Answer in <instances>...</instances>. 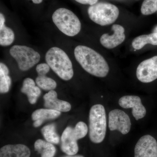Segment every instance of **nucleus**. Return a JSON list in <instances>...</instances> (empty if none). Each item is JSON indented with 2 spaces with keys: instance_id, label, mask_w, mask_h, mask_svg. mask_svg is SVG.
<instances>
[{
  "instance_id": "39448f33",
  "label": "nucleus",
  "mask_w": 157,
  "mask_h": 157,
  "mask_svg": "<svg viewBox=\"0 0 157 157\" xmlns=\"http://www.w3.org/2000/svg\"><path fill=\"white\" fill-rule=\"evenodd\" d=\"M88 13L94 22L105 26L115 22L118 17L119 11L117 6L110 3L100 2L90 6Z\"/></svg>"
},
{
  "instance_id": "c85d7f7f",
  "label": "nucleus",
  "mask_w": 157,
  "mask_h": 157,
  "mask_svg": "<svg viewBox=\"0 0 157 157\" xmlns=\"http://www.w3.org/2000/svg\"><path fill=\"white\" fill-rule=\"evenodd\" d=\"M63 157H84L82 155H69V156H65Z\"/></svg>"
},
{
  "instance_id": "f3484780",
  "label": "nucleus",
  "mask_w": 157,
  "mask_h": 157,
  "mask_svg": "<svg viewBox=\"0 0 157 157\" xmlns=\"http://www.w3.org/2000/svg\"><path fill=\"white\" fill-rule=\"evenodd\" d=\"M35 150L41 155V157H54L56 153V148L53 144L38 139L34 144Z\"/></svg>"
},
{
  "instance_id": "2eb2a0df",
  "label": "nucleus",
  "mask_w": 157,
  "mask_h": 157,
  "mask_svg": "<svg viewBox=\"0 0 157 157\" xmlns=\"http://www.w3.org/2000/svg\"><path fill=\"white\" fill-rule=\"evenodd\" d=\"M60 115V112L53 109H36L33 112L32 115V119L34 121L33 125L35 128H38L45 121L55 119Z\"/></svg>"
},
{
  "instance_id": "aec40b11",
  "label": "nucleus",
  "mask_w": 157,
  "mask_h": 157,
  "mask_svg": "<svg viewBox=\"0 0 157 157\" xmlns=\"http://www.w3.org/2000/svg\"><path fill=\"white\" fill-rule=\"evenodd\" d=\"M41 132L47 142L56 144L59 143V137L56 133L55 124H50L43 127Z\"/></svg>"
},
{
  "instance_id": "393cba45",
  "label": "nucleus",
  "mask_w": 157,
  "mask_h": 157,
  "mask_svg": "<svg viewBox=\"0 0 157 157\" xmlns=\"http://www.w3.org/2000/svg\"><path fill=\"white\" fill-rule=\"evenodd\" d=\"M50 67L47 63H41L37 65L36 70L38 75H46L50 70Z\"/></svg>"
},
{
  "instance_id": "6ab92c4d",
  "label": "nucleus",
  "mask_w": 157,
  "mask_h": 157,
  "mask_svg": "<svg viewBox=\"0 0 157 157\" xmlns=\"http://www.w3.org/2000/svg\"><path fill=\"white\" fill-rule=\"evenodd\" d=\"M9 69L5 64L0 63V92L5 94L9 91L11 79L9 76Z\"/></svg>"
},
{
  "instance_id": "f257e3e1",
  "label": "nucleus",
  "mask_w": 157,
  "mask_h": 157,
  "mask_svg": "<svg viewBox=\"0 0 157 157\" xmlns=\"http://www.w3.org/2000/svg\"><path fill=\"white\" fill-rule=\"evenodd\" d=\"M74 55L82 67L93 76L105 77L109 73V67L107 61L91 48L78 45L74 49Z\"/></svg>"
},
{
  "instance_id": "bb28decb",
  "label": "nucleus",
  "mask_w": 157,
  "mask_h": 157,
  "mask_svg": "<svg viewBox=\"0 0 157 157\" xmlns=\"http://www.w3.org/2000/svg\"><path fill=\"white\" fill-rule=\"evenodd\" d=\"M5 21H6V20H5V17L2 13H1L0 14V28H2L3 26L5 25Z\"/></svg>"
},
{
  "instance_id": "0eeeda50",
  "label": "nucleus",
  "mask_w": 157,
  "mask_h": 157,
  "mask_svg": "<svg viewBox=\"0 0 157 157\" xmlns=\"http://www.w3.org/2000/svg\"><path fill=\"white\" fill-rule=\"evenodd\" d=\"M131 120L123 110L114 109L109 114V128L111 131L117 130L123 135H126L131 128Z\"/></svg>"
},
{
  "instance_id": "412c9836",
  "label": "nucleus",
  "mask_w": 157,
  "mask_h": 157,
  "mask_svg": "<svg viewBox=\"0 0 157 157\" xmlns=\"http://www.w3.org/2000/svg\"><path fill=\"white\" fill-rule=\"evenodd\" d=\"M45 75H38L36 80L38 86L44 90L49 91L55 89L57 86L56 82Z\"/></svg>"
},
{
  "instance_id": "4468645a",
  "label": "nucleus",
  "mask_w": 157,
  "mask_h": 157,
  "mask_svg": "<svg viewBox=\"0 0 157 157\" xmlns=\"http://www.w3.org/2000/svg\"><path fill=\"white\" fill-rule=\"evenodd\" d=\"M30 155L29 148L24 144H8L0 150V157H30Z\"/></svg>"
},
{
  "instance_id": "7ed1b4c3",
  "label": "nucleus",
  "mask_w": 157,
  "mask_h": 157,
  "mask_svg": "<svg viewBox=\"0 0 157 157\" xmlns=\"http://www.w3.org/2000/svg\"><path fill=\"white\" fill-rule=\"evenodd\" d=\"M89 137L91 141L101 143L105 138L107 131V119L105 108L101 104H96L90 109Z\"/></svg>"
},
{
  "instance_id": "f03ea898",
  "label": "nucleus",
  "mask_w": 157,
  "mask_h": 157,
  "mask_svg": "<svg viewBox=\"0 0 157 157\" xmlns=\"http://www.w3.org/2000/svg\"><path fill=\"white\" fill-rule=\"evenodd\" d=\"M46 63L61 78L67 81L73 78V65L67 54L61 48H50L45 55Z\"/></svg>"
},
{
  "instance_id": "9d476101",
  "label": "nucleus",
  "mask_w": 157,
  "mask_h": 157,
  "mask_svg": "<svg viewBox=\"0 0 157 157\" xmlns=\"http://www.w3.org/2000/svg\"><path fill=\"white\" fill-rule=\"evenodd\" d=\"M118 103L123 108H132V114L136 120L143 118L146 115V109L142 104L140 97L138 96H124L120 99Z\"/></svg>"
},
{
  "instance_id": "1a4fd4ad",
  "label": "nucleus",
  "mask_w": 157,
  "mask_h": 157,
  "mask_svg": "<svg viewBox=\"0 0 157 157\" xmlns=\"http://www.w3.org/2000/svg\"><path fill=\"white\" fill-rule=\"evenodd\" d=\"M135 157H157V142L151 135L140 137L135 148Z\"/></svg>"
},
{
  "instance_id": "a211bd4d",
  "label": "nucleus",
  "mask_w": 157,
  "mask_h": 157,
  "mask_svg": "<svg viewBox=\"0 0 157 157\" xmlns=\"http://www.w3.org/2000/svg\"><path fill=\"white\" fill-rule=\"evenodd\" d=\"M147 44L157 45V33L154 32L149 35L139 36L135 38L132 42L133 48L136 50H140Z\"/></svg>"
},
{
  "instance_id": "f8f14e48",
  "label": "nucleus",
  "mask_w": 157,
  "mask_h": 157,
  "mask_svg": "<svg viewBox=\"0 0 157 157\" xmlns=\"http://www.w3.org/2000/svg\"><path fill=\"white\" fill-rule=\"evenodd\" d=\"M61 149L68 155H74L77 153L78 147L77 139L73 134V128L68 127L62 134Z\"/></svg>"
},
{
  "instance_id": "6e6552de",
  "label": "nucleus",
  "mask_w": 157,
  "mask_h": 157,
  "mask_svg": "<svg viewBox=\"0 0 157 157\" xmlns=\"http://www.w3.org/2000/svg\"><path fill=\"white\" fill-rule=\"evenodd\" d=\"M136 76L139 81L149 83L157 78V56L145 60L138 65Z\"/></svg>"
},
{
  "instance_id": "cd10ccee",
  "label": "nucleus",
  "mask_w": 157,
  "mask_h": 157,
  "mask_svg": "<svg viewBox=\"0 0 157 157\" xmlns=\"http://www.w3.org/2000/svg\"><path fill=\"white\" fill-rule=\"evenodd\" d=\"M33 1V2L36 4H39L42 2V0H31Z\"/></svg>"
},
{
  "instance_id": "4be33fe9",
  "label": "nucleus",
  "mask_w": 157,
  "mask_h": 157,
  "mask_svg": "<svg viewBox=\"0 0 157 157\" xmlns=\"http://www.w3.org/2000/svg\"><path fill=\"white\" fill-rule=\"evenodd\" d=\"M14 39V32L11 29L3 26L0 28V45L7 46L11 45Z\"/></svg>"
},
{
  "instance_id": "b1692460",
  "label": "nucleus",
  "mask_w": 157,
  "mask_h": 157,
  "mask_svg": "<svg viewBox=\"0 0 157 157\" xmlns=\"http://www.w3.org/2000/svg\"><path fill=\"white\" fill-rule=\"evenodd\" d=\"M73 134L77 140L83 138L87 135L88 129L86 124L83 122H78L75 128H73Z\"/></svg>"
},
{
  "instance_id": "dca6fc26",
  "label": "nucleus",
  "mask_w": 157,
  "mask_h": 157,
  "mask_svg": "<svg viewBox=\"0 0 157 157\" xmlns=\"http://www.w3.org/2000/svg\"><path fill=\"white\" fill-rule=\"evenodd\" d=\"M21 92L27 96L29 102L32 104L36 103L41 94L40 88L36 86L34 80L29 78H26L24 80Z\"/></svg>"
},
{
  "instance_id": "9b49d317",
  "label": "nucleus",
  "mask_w": 157,
  "mask_h": 157,
  "mask_svg": "<svg viewBox=\"0 0 157 157\" xmlns=\"http://www.w3.org/2000/svg\"><path fill=\"white\" fill-rule=\"evenodd\" d=\"M112 30L113 33L112 35L103 34L100 39V42L102 45L108 49L115 48L123 43L125 39V29L121 25H113Z\"/></svg>"
},
{
  "instance_id": "ddd939ff",
  "label": "nucleus",
  "mask_w": 157,
  "mask_h": 157,
  "mask_svg": "<svg viewBox=\"0 0 157 157\" xmlns=\"http://www.w3.org/2000/svg\"><path fill=\"white\" fill-rule=\"evenodd\" d=\"M45 101L44 107L46 109H53L62 112H67L71 109L69 102L58 99L57 94L55 91L50 90L43 97Z\"/></svg>"
},
{
  "instance_id": "20e7f679",
  "label": "nucleus",
  "mask_w": 157,
  "mask_h": 157,
  "mask_svg": "<svg viewBox=\"0 0 157 157\" xmlns=\"http://www.w3.org/2000/svg\"><path fill=\"white\" fill-rule=\"evenodd\" d=\"M54 23L63 33L69 36H76L80 32L81 24L77 16L72 11L60 8L54 12Z\"/></svg>"
},
{
  "instance_id": "5701e85b",
  "label": "nucleus",
  "mask_w": 157,
  "mask_h": 157,
  "mask_svg": "<svg viewBox=\"0 0 157 157\" xmlns=\"http://www.w3.org/2000/svg\"><path fill=\"white\" fill-rule=\"evenodd\" d=\"M143 15H150L157 11V0H144L141 7Z\"/></svg>"
},
{
  "instance_id": "c756f323",
  "label": "nucleus",
  "mask_w": 157,
  "mask_h": 157,
  "mask_svg": "<svg viewBox=\"0 0 157 157\" xmlns=\"http://www.w3.org/2000/svg\"><path fill=\"white\" fill-rule=\"evenodd\" d=\"M155 33H157V27L154 29Z\"/></svg>"
},
{
  "instance_id": "423d86ee",
  "label": "nucleus",
  "mask_w": 157,
  "mask_h": 157,
  "mask_svg": "<svg viewBox=\"0 0 157 157\" xmlns=\"http://www.w3.org/2000/svg\"><path fill=\"white\" fill-rule=\"evenodd\" d=\"M10 55L17 62L21 71H27L39 63L40 54L33 48L25 45H15L10 49Z\"/></svg>"
},
{
  "instance_id": "a878e982",
  "label": "nucleus",
  "mask_w": 157,
  "mask_h": 157,
  "mask_svg": "<svg viewBox=\"0 0 157 157\" xmlns=\"http://www.w3.org/2000/svg\"><path fill=\"white\" fill-rule=\"evenodd\" d=\"M77 2L83 5H89L93 6L98 2V0H75Z\"/></svg>"
}]
</instances>
